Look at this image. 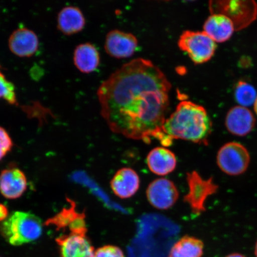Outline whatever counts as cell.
Wrapping results in <instances>:
<instances>
[{
	"label": "cell",
	"instance_id": "cell-1",
	"mask_svg": "<svg viewBox=\"0 0 257 257\" xmlns=\"http://www.w3.org/2000/svg\"><path fill=\"white\" fill-rule=\"evenodd\" d=\"M172 84L149 60L136 59L118 69L97 91L101 114L110 130L130 139L171 146L163 132Z\"/></svg>",
	"mask_w": 257,
	"mask_h": 257
},
{
	"label": "cell",
	"instance_id": "cell-2",
	"mask_svg": "<svg viewBox=\"0 0 257 257\" xmlns=\"http://www.w3.org/2000/svg\"><path fill=\"white\" fill-rule=\"evenodd\" d=\"M212 130L213 124L205 108L190 101L180 102L163 126L170 144L174 140H182L207 145Z\"/></svg>",
	"mask_w": 257,
	"mask_h": 257
},
{
	"label": "cell",
	"instance_id": "cell-3",
	"mask_svg": "<svg viewBox=\"0 0 257 257\" xmlns=\"http://www.w3.org/2000/svg\"><path fill=\"white\" fill-rule=\"evenodd\" d=\"M0 233L11 245H22L40 238L43 223L35 214L16 211L0 224Z\"/></svg>",
	"mask_w": 257,
	"mask_h": 257
},
{
	"label": "cell",
	"instance_id": "cell-4",
	"mask_svg": "<svg viewBox=\"0 0 257 257\" xmlns=\"http://www.w3.org/2000/svg\"><path fill=\"white\" fill-rule=\"evenodd\" d=\"M178 45L180 50L187 54L195 64L210 61L217 48L216 43L204 31L183 32Z\"/></svg>",
	"mask_w": 257,
	"mask_h": 257
},
{
	"label": "cell",
	"instance_id": "cell-5",
	"mask_svg": "<svg viewBox=\"0 0 257 257\" xmlns=\"http://www.w3.org/2000/svg\"><path fill=\"white\" fill-rule=\"evenodd\" d=\"M250 161L248 150L242 144L237 142L224 144L218 150L217 155L218 168L229 176L243 174L248 169Z\"/></svg>",
	"mask_w": 257,
	"mask_h": 257
},
{
	"label": "cell",
	"instance_id": "cell-6",
	"mask_svg": "<svg viewBox=\"0 0 257 257\" xmlns=\"http://www.w3.org/2000/svg\"><path fill=\"white\" fill-rule=\"evenodd\" d=\"M186 181L188 192L184 200L190 207L193 213L200 214L206 210L205 202L210 196L216 194L218 186L213 178L205 179L196 171L188 173Z\"/></svg>",
	"mask_w": 257,
	"mask_h": 257
},
{
	"label": "cell",
	"instance_id": "cell-7",
	"mask_svg": "<svg viewBox=\"0 0 257 257\" xmlns=\"http://www.w3.org/2000/svg\"><path fill=\"white\" fill-rule=\"evenodd\" d=\"M148 201L153 207L166 210L174 205L179 198V191L174 183L165 178L154 180L147 189Z\"/></svg>",
	"mask_w": 257,
	"mask_h": 257
},
{
	"label": "cell",
	"instance_id": "cell-8",
	"mask_svg": "<svg viewBox=\"0 0 257 257\" xmlns=\"http://www.w3.org/2000/svg\"><path fill=\"white\" fill-rule=\"evenodd\" d=\"M138 41L134 35L119 30L109 32L105 38L104 49L109 56L125 59L134 55Z\"/></svg>",
	"mask_w": 257,
	"mask_h": 257
},
{
	"label": "cell",
	"instance_id": "cell-9",
	"mask_svg": "<svg viewBox=\"0 0 257 257\" xmlns=\"http://www.w3.org/2000/svg\"><path fill=\"white\" fill-rule=\"evenodd\" d=\"M70 206L63 208L52 218H49L46 222L47 226L53 225L57 230H63L68 227L70 233L86 234L87 228L85 221V214L80 213L76 210L75 202L69 200Z\"/></svg>",
	"mask_w": 257,
	"mask_h": 257
},
{
	"label": "cell",
	"instance_id": "cell-10",
	"mask_svg": "<svg viewBox=\"0 0 257 257\" xmlns=\"http://www.w3.org/2000/svg\"><path fill=\"white\" fill-rule=\"evenodd\" d=\"M61 257H95L94 247L86 234L69 233L56 239Z\"/></svg>",
	"mask_w": 257,
	"mask_h": 257
},
{
	"label": "cell",
	"instance_id": "cell-11",
	"mask_svg": "<svg viewBox=\"0 0 257 257\" xmlns=\"http://www.w3.org/2000/svg\"><path fill=\"white\" fill-rule=\"evenodd\" d=\"M27 187V177L20 169L9 167L0 173V192L3 197L15 200L23 195Z\"/></svg>",
	"mask_w": 257,
	"mask_h": 257
},
{
	"label": "cell",
	"instance_id": "cell-12",
	"mask_svg": "<svg viewBox=\"0 0 257 257\" xmlns=\"http://www.w3.org/2000/svg\"><path fill=\"white\" fill-rule=\"evenodd\" d=\"M255 125V118L248 108L235 106L228 111L225 126L234 136L244 137L251 133Z\"/></svg>",
	"mask_w": 257,
	"mask_h": 257
},
{
	"label": "cell",
	"instance_id": "cell-13",
	"mask_svg": "<svg viewBox=\"0 0 257 257\" xmlns=\"http://www.w3.org/2000/svg\"><path fill=\"white\" fill-rule=\"evenodd\" d=\"M10 50L19 57H31L37 52L39 39L36 34L29 29L19 28L10 36Z\"/></svg>",
	"mask_w": 257,
	"mask_h": 257
},
{
	"label": "cell",
	"instance_id": "cell-14",
	"mask_svg": "<svg viewBox=\"0 0 257 257\" xmlns=\"http://www.w3.org/2000/svg\"><path fill=\"white\" fill-rule=\"evenodd\" d=\"M140 179L137 173L131 168L118 170L110 181L114 194L121 199L133 197L140 188Z\"/></svg>",
	"mask_w": 257,
	"mask_h": 257
},
{
	"label": "cell",
	"instance_id": "cell-15",
	"mask_svg": "<svg viewBox=\"0 0 257 257\" xmlns=\"http://www.w3.org/2000/svg\"><path fill=\"white\" fill-rule=\"evenodd\" d=\"M235 26L229 18L220 14H213L207 19L203 31L216 43H223L232 37Z\"/></svg>",
	"mask_w": 257,
	"mask_h": 257
},
{
	"label": "cell",
	"instance_id": "cell-16",
	"mask_svg": "<svg viewBox=\"0 0 257 257\" xmlns=\"http://www.w3.org/2000/svg\"><path fill=\"white\" fill-rule=\"evenodd\" d=\"M147 163L150 171L159 176H166L174 171L177 160L175 154L165 147H156L148 154Z\"/></svg>",
	"mask_w": 257,
	"mask_h": 257
},
{
	"label": "cell",
	"instance_id": "cell-17",
	"mask_svg": "<svg viewBox=\"0 0 257 257\" xmlns=\"http://www.w3.org/2000/svg\"><path fill=\"white\" fill-rule=\"evenodd\" d=\"M85 24L83 13L75 6L63 8L57 16V28L64 35H72L79 33L83 30Z\"/></svg>",
	"mask_w": 257,
	"mask_h": 257
},
{
	"label": "cell",
	"instance_id": "cell-18",
	"mask_svg": "<svg viewBox=\"0 0 257 257\" xmlns=\"http://www.w3.org/2000/svg\"><path fill=\"white\" fill-rule=\"evenodd\" d=\"M73 62L80 72L90 73L98 68L100 56L94 45L83 43L77 46L74 51Z\"/></svg>",
	"mask_w": 257,
	"mask_h": 257
},
{
	"label": "cell",
	"instance_id": "cell-19",
	"mask_svg": "<svg viewBox=\"0 0 257 257\" xmlns=\"http://www.w3.org/2000/svg\"><path fill=\"white\" fill-rule=\"evenodd\" d=\"M204 243L197 237L184 236L173 245L168 257H202Z\"/></svg>",
	"mask_w": 257,
	"mask_h": 257
},
{
	"label": "cell",
	"instance_id": "cell-20",
	"mask_svg": "<svg viewBox=\"0 0 257 257\" xmlns=\"http://www.w3.org/2000/svg\"><path fill=\"white\" fill-rule=\"evenodd\" d=\"M234 96L239 106L248 108L254 104L257 98V92L250 83L240 80L234 88Z\"/></svg>",
	"mask_w": 257,
	"mask_h": 257
},
{
	"label": "cell",
	"instance_id": "cell-21",
	"mask_svg": "<svg viewBox=\"0 0 257 257\" xmlns=\"http://www.w3.org/2000/svg\"><path fill=\"white\" fill-rule=\"evenodd\" d=\"M0 98L5 99L10 104H18L15 86L6 78L4 74L1 71H0Z\"/></svg>",
	"mask_w": 257,
	"mask_h": 257
},
{
	"label": "cell",
	"instance_id": "cell-22",
	"mask_svg": "<svg viewBox=\"0 0 257 257\" xmlns=\"http://www.w3.org/2000/svg\"><path fill=\"white\" fill-rule=\"evenodd\" d=\"M14 143L7 131L0 126V161L11 152Z\"/></svg>",
	"mask_w": 257,
	"mask_h": 257
},
{
	"label": "cell",
	"instance_id": "cell-23",
	"mask_svg": "<svg viewBox=\"0 0 257 257\" xmlns=\"http://www.w3.org/2000/svg\"><path fill=\"white\" fill-rule=\"evenodd\" d=\"M95 257H124V255L119 247L105 245L96 250Z\"/></svg>",
	"mask_w": 257,
	"mask_h": 257
},
{
	"label": "cell",
	"instance_id": "cell-24",
	"mask_svg": "<svg viewBox=\"0 0 257 257\" xmlns=\"http://www.w3.org/2000/svg\"><path fill=\"white\" fill-rule=\"evenodd\" d=\"M9 217V211L6 205L0 204V222H3Z\"/></svg>",
	"mask_w": 257,
	"mask_h": 257
},
{
	"label": "cell",
	"instance_id": "cell-25",
	"mask_svg": "<svg viewBox=\"0 0 257 257\" xmlns=\"http://www.w3.org/2000/svg\"><path fill=\"white\" fill-rule=\"evenodd\" d=\"M225 257H246L245 255L241 254L239 253H230V254L227 255Z\"/></svg>",
	"mask_w": 257,
	"mask_h": 257
},
{
	"label": "cell",
	"instance_id": "cell-26",
	"mask_svg": "<svg viewBox=\"0 0 257 257\" xmlns=\"http://www.w3.org/2000/svg\"><path fill=\"white\" fill-rule=\"evenodd\" d=\"M253 108H254V111L256 114L257 115V98L256 99L254 104H253Z\"/></svg>",
	"mask_w": 257,
	"mask_h": 257
},
{
	"label": "cell",
	"instance_id": "cell-27",
	"mask_svg": "<svg viewBox=\"0 0 257 257\" xmlns=\"http://www.w3.org/2000/svg\"><path fill=\"white\" fill-rule=\"evenodd\" d=\"M255 255L256 257H257V241L255 246Z\"/></svg>",
	"mask_w": 257,
	"mask_h": 257
}]
</instances>
